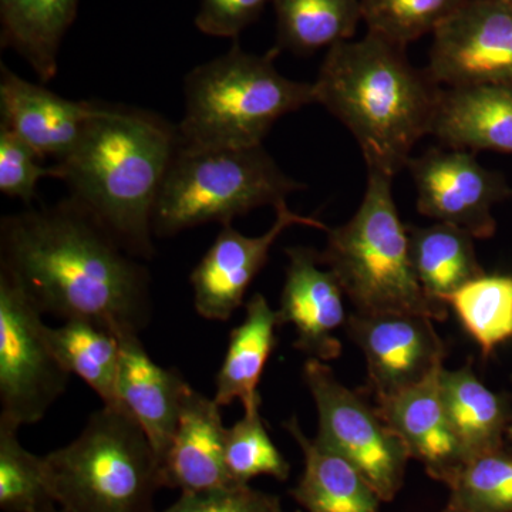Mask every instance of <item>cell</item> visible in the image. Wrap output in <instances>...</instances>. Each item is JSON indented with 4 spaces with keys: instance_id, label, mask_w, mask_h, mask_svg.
<instances>
[{
    "instance_id": "obj_3",
    "label": "cell",
    "mask_w": 512,
    "mask_h": 512,
    "mask_svg": "<svg viewBox=\"0 0 512 512\" xmlns=\"http://www.w3.org/2000/svg\"><path fill=\"white\" fill-rule=\"evenodd\" d=\"M177 148V128L157 114L100 104L79 143L55 165L70 198L128 254L148 259L154 207Z\"/></svg>"
},
{
    "instance_id": "obj_22",
    "label": "cell",
    "mask_w": 512,
    "mask_h": 512,
    "mask_svg": "<svg viewBox=\"0 0 512 512\" xmlns=\"http://www.w3.org/2000/svg\"><path fill=\"white\" fill-rule=\"evenodd\" d=\"M276 309L262 293H255L245 305V318L229 335L227 353L215 384L214 400L221 407L241 402L245 410L261 407L259 382L276 346L279 328Z\"/></svg>"
},
{
    "instance_id": "obj_28",
    "label": "cell",
    "mask_w": 512,
    "mask_h": 512,
    "mask_svg": "<svg viewBox=\"0 0 512 512\" xmlns=\"http://www.w3.org/2000/svg\"><path fill=\"white\" fill-rule=\"evenodd\" d=\"M19 427L0 420V508L37 512L56 504L46 458L23 447Z\"/></svg>"
},
{
    "instance_id": "obj_34",
    "label": "cell",
    "mask_w": 512,
    "mask_h": 512,
    "mask_svg": "<svg viewBox=\"0 0 512 512\" xmlns=\"http://www.w3.org/2000/svg\"><path fill=\"white\" fill-rule=\"evenodd\" d=\"M269 0H201L195 25L205 35L237 37L258 19Z\"/></svg>"
},
{
    "instance_id": "obj_1",
    "label": "cell",
    "mask_w": 512,
    "mask_h": 512,
    "mask_svg": "<svg viewBox=\"0 0 512 512\" xmlns=\"http://www.w3.org/2000/svg\"><path fill=\"white\" fill-rule=\"evenodd\" d=\"M0 261L42 313L92 320L116 335L150 322L147 269L72 198L3 217Z\"/></svg>"
},
{
    "instance_id": "obj_25",
    "label": "cell",
    "mask_w": 512,
    "mask_h": 512,
    "mask_svg": "<svg viewBox=\"0 0 512 512\" xmlns=\"http://www.w3.org/2000/svg\"><path fill=\"white\" fill-rule=\"evenodd\" d=\"M50 345L70 375L80 377L103 406L119 402L120 343L116 333L92 320H63L57 328L47 326Z\"/></svg>"
},
{
    "instance_id": "obj_9",
    "label": "cell",
    "mask_w": 512,
    "mask_h": 512,
    "mask_svg": "<svg viewBox=\"0 0 512 512\" xmlns=\"http://www.w3.org/2000/svg\"><path fill=\"white\" fill-rule=\"evenodd\" d=\"M42 315L0 271V420L19 429L43 420L72 376L50 345Z\"/></svg>"
},
{
    "instance_id": "obj_2",
    "label": "cell",
    "mask_w": 512,
    "mask_h": 512,
    "mask_svg": "<svg viewBox=\"0 0 512 512\" xmlns=\"http://www.w3.org/2000/svg\"><path fill=\"white\" fill-rule=\"evenodd\" d=\"M440 84L409 62L406 47L367 32L328 50L313 83L322 104L356 138L367 170L393 178L431 134Z\"/></svg>"
},
{
    "instance_id": "obj_20",
    "label": "cell",
    "mask_w": 512,
    "mask_h": 512,
    "mask_svg": "<svg viewBox=\"0 0 512 512\" xmlns=\"http://www.w3.org/2000/svg\"><path fill=\"white\" fill-rule=\"evenodd\" d=\"M285 429L303 454V473L291 495L305 512H380L382 498L350 461L309 439L296 417Z\"/></svg>"
},
{
    "instance_id": "obj_26",
    "label": "cell",
    "mask_w": 512,
    "mask_h": 512,
    "mask_svg": "<svg viewBox=\"0 0 512 512\" xmlns=\"http://www.w3.org/2000/svg\"><path fill=\"white\" fill-rule=\"evenodd\" d=\"M278 46L298 55L333 47L355 35L362 18L360 0H272Z\"/></svg>"
},
{
    "instance_id": "obj_29",
    "label": "cell",
    "mask_w": 512,
    "mask_h": 512,
    "mask_svg": "<svg viewBox=\"0 0 512 512\" xmlns=\"http://www.w3.org/2000/svg\"><path fill=\"white\" fill-rule=\"evenodd\" d=\"M451 503L466 512H512V450L468 460L447 484Z\"/></svg>"
},
{
    "instance_id": "obj_31",
    "label": "cell",
    "mask_w": 512,
    "mask_h": 512,
    "mask_svg": "<svg viewBox=\"0 0 512 512\" xmlns=\"http://www.w3.org/2000/svg\"><path fill=\"white\" fill-rule=\"evenodd\" d=\"M261 407L245 410L244 417L227 431L225 461L234 483L248 485L252 478L288 480L291 466L265 429Z\"/></svg>"
},
{
    "instance_id": "obj_6",
    "label": "cell",
    "mask_w": 512,
    "mask_h": 512,
    "mask_svg": "<svg viewBox=\"0 0 512 512\" xmlns=\"http://www.w3.org/2000/svg\"><path fill=\"white\" fill-rule=\"evenodd\" d=\"M55 501L70 512H157L161 464L123 407L97 410L82 433L45 456Z\"/></svg>"
},
{
    "instance_id": "obj_14",
    "label": "cell",
    "mask_w": 512,
    "mask_h": 512,
    "mask_svg": "<svg viewBox=\"0 0 512 512\" xmlns=\"http://www.w3.org/2000/svg\"><path fill=\"white\" fill-rule=\"evenodd\" d=\"M288 266L278 312L279 325L296 330L293 348L312 359L330 362L342 355L338 332L346 328L342 286L335 274L320 261L315 249H285Z\"/></svg>"
},
{
    "instance_id": "obj_24",
    "label": "cell",
    "mask_w": 512,
    "mask_h": 512,
    "mask_svg": "<svg viewBox=\"0 0 512 512\" xmlns=\"http://www.w3.org/2000/svg\"><path fill=\"white\" fill-rule=\"evenodd\" d=\"M414 271L424 291L437 301L485 274L478 262L474 238L453 225L407 227Z\"/></svg>"
},
{
    "instance_id": "obj_16",
    "label": "cell",
    "mask_w": 512,
    "mask_h": 512,
    "mask_svg": "<svg viewBox=\"0 0 512 512\" xmlns=\"http://www.w3.org/2000/svg\"><path fill=\"white\" fill-rule=\"evenodd\" d=\"M222 407L188 387L173 440L161 460L163 487L183 493L221 490L234 483L225 461L227 427Z\"/></svg>"
},
{
    "instance_id": "obj_19",
    "label": "cell",
    "mask_w": 512,
    "mask_h": 512,
    "mask_svg": "<svg viewBox=\"0 0 512 512\" xmlns=\"http://www.w3.org/2000/svg\"><path fill=\"white\" fill-rule=\"evenodd\" d=\"M431 136L456 150L512 154V84L441 90Z\"/></svg>"
},
{
    "instance_id": "obj_10",
    "label": "cell",
    "mask_w": 512,
    "mask_h": 512,
    "mask_svg": "<svg viewBox=\"0 0 512 512\" xmlns=\"http://www.w3.org/2000/svg\"><path fill=\"white\" fill-rule=\"evenodd\" d=\"M417 210L431 220L463 229L474 239L494 237L493 207L512 197L503 174L478 163L471 151L431 148L407 163Z\"/></svg>"
},
{
    "instance_id": "obj_11",
    "label": "cell",
    "mask_w": 512,
    "mask_h": 512,
    "mask_svg": "<svg viewBox=\"0 0 512 512\" xmlns=\"http://www.w3.org/2000/svg\"><path fill=\"white\" fill-rule=\"evenodd\" d=\"M427 72L447 87L512 84V6L467 0L434 30Z\"/></svg>"
},
{
    "instance_id": "obj_12",
    "label": "cell",
    "mask_w": 512,
    "mask_h": 512,
    "mask_svg": "<svg viewBox=\"0 0 512 512\" xmlns=\"http://www.w3.org/2000/svg\"><path fill=\"white\" fill-rule=\"evenodd\" d=\"M345 329L365 355L376 399L410 389L443 367L446 346L426 316L355 311Z\"/></svg>"
},
{
    "instance_id": "obj_7",
    "label": "cell",
    "mask_w": 512,
    "mask_h": 512,
    "mask_svg": "<svg viewBox=\"0 0 512 512\" xmlns=\"http://www.w3.org/2000/svg\"><path fill=\"white\" fill-rule=\"evenodd\" d=\"M303 188L262 146L187 148L178 144L154 207V237H173L208 222L231 225L256 208L278 207Z\"/></svg>"
},
{
    "instance_id": "obj_15",
    "label": "cell",
    "mask_w": 512,
    "mask_h": 512,
    "mask_svg": "<svg viewBox=\"0 0 512 512\" xmlns=\"http://www.w3.org/2000/svg\"><path fill=\"white\" fill-rule=\"evenodd\" d=\"M100 103L64 99L42 84L0 67V126L8 128L45 160L69 156Z\"/></svg>"
},
{
    "instance_id": "obj_35",
    "label": "cell",
    "mask_w": 512,
    "mask_h": 512,
    "mask_svg": "<svg viewBox=\"0 0 512 512\" xmlns=\"http://www.w3.org/2000/svg\"><path fill=\"white\" fill-rule=\"evenodd\" d=\"M37 512H70L67 511L66 508L63 507H57V504L47 505V507L42 508V510H39Z\"/></svg>"
},
{
    "instance_id": "obj_17",
    "label": "cell",
    "mask_w": 512,
    "mask_h": 512,
    "mask_svg": "<svg viewBox=\"0 0 512 512\" xmlns=\"http://www.w3.org/2000/svg\"><path fill=\"white\" fill-rule=\"evenodd\" d=\"M441 369L410 389L376 399V409L403 441L410 458L420 461L433 480L447 485L467 463V456L441 399Z\"/></svg>"
},
{
    "instance_id": "obj_36",
    "label": "cell",
    "mask_w": 512,
    "mask_h": 512,
    "mask_svg": "<svg viewBox=\"0 0 512 512\" xmlns=\"http://www.w3.org/2000/svg\"><path fill=\"white\" fill-rule=\"evenodd\" d=\"M443 512H466L464 510H461L460 507H457L456 504L451 503V501H448L447 507L444 508Z\"/></svg>"
},
{
    "instance_id": "obj_8",
    "label": "cell",
    "mask_w": 512,
    "mask_h": 512,
    "mask_svg": "<svg viewBox=\"0 0 512 512\" xmlns=\"http://www.w3.org/2000/svg\"><path fill=\"white\" fill-rule=\"evenodd\" d=\"M303 382L318 410L316 440L350 461L372 484L384 503L402 490L409 451L377 409L340 382L322 360H308Z\"/></svg>"
},
{
    "instance_id": "obj_18",
    "label": "cell",
    "mask_w": 512,
    "mask_h": 512,
    "mask_svg": "<svg viewBox=\"0 0 512 512\" xmlns=\"http://www.w3.org/2000/svg\"><path fill=\"white\" fill-rule=\"evenodd\" d=\"M116 336L120 343V406L147 434L161 464L191 384L178 370L157 365L144 348L140 333Z\"/></svg>"
},
{
    "instance_id": "obj_33",
    "label": "cell",
    "mask_w": 512,
    "mask_h": 512,
    "mask_svg": "<svg viewBox=\"0 0 512 512\" xmlns=\"http://www.w3.org/2000/svg\"><path fill=\"white\" fill-rule=\"evenodd\" d=\"M161 512H284L274 494L255 490L251 485H232L221 490L183 493Z\"/></svg>"
},
{
    "instance_id": "obj_37",
    "label": "cell",
    "mask_w": 512,
    "mask_h": 512,
    "mask_svg": "<svg viewBox=\"0 0 512 512\" xmlns=\"http://www.w3.org/2000/svg\"><path fill=\"white\" fill-rule=\"evenodd\" d=\"M507 439L510 440L512 443V423L510 429H508Z\"/></svg>"
},
{
    "instance_id": "obj_21",
    "label": "cell",
    "mask_w": 512,
    "mask_h": 512,
    "mask_svg": "<svg viewBox=\"0 0 512 512\" xmlns=\"http://www.w3.org/2000/svg\"><path fill=\"white\" fill-rule=\"evenodd\" d=\"M441 399L467 461L505 446L512 423L511 400L487 386L470 362L456 370L443 367Z\"/></svg>"
},
{
    "instance_id": "obj_13",
    "label": "cell",
    "mask_w": 512,
    "mask_h": 512,
    "mask_svg": "<svg viewBox=\"0 0 512 512\" xmlns=\"http://www.w3.org/2000/svg\"><path fill=\"white\" fill-rule=\"evenodd\" d=\"M272 227L247 237L231 225H224L214 244L202 256L190 276L195 311L207 320L225 322L244 305L245 293L268 262L276 239L293 225L328 231L316 218L296 214L286 201L275 207Z\"/></svg>"
},
{
    "instance_id": "obj_23",
    "label": "cell",
    "mask_w": 512,
    "mask_h": 512,
    "mask_svg": "<svg viewBox=\"0 0 512 512\" xmlns=\"http://www.w3.org/2000/svg\"><path fill=\"white\" fill-rule=\"evenodd\" d=\"M77 6L79 0H0L2 47L15 50L43 83L50 82Z\"/></svg>"
},
{
    "instance_id": "obj_32",
    "label": "cell",
    "mask_w": 512,
    "mask_h": 512,
    "mask_svg": "<svg viewBox=\"0 0 512 512\" xmlns=\"http://www.w3.org/2000/svg\"><path fill=\"white\" fill-rule=\"evenodd\" d=\"M42 158L8 128L0 126V191L10 198L30 202L37 184L46 177L59 178L56 165L45 167Z\"/></svg>"
},
{
    "instance_id": "obj_38",
    "label": "cell",
    "mask_w": 512,
    "mask_h": 512,
    "mask_svg": "<svg viewBox=\"0 0 512 512\" xmlns=\"http://www.w3.org/2000/svg\"><path fill=\"white\" fill-rule=\"evenodd\" d=\"M505 2L510 3V5L512 6V0H505Z\"/></svg>"
},
{
    "instance_id": "obj_5",
    "label": "cell",
    "mask_w": 512,
    "mask_h": 512,
    "mask_svg": "<svg viewBox=\"0 0 512 512\" xmlns=\"http://www.w3.org/2000/svg\"><path fill=\"white\" fill-rule=\"evenodd\" d=\"M392 180L369 171L359 210L346 224L328 228L320 261L338 278L356 312L413 313L443 322L447 303L431 298L417 278Z\"/></svg>"
},
{
    "instance_id": "obj_4",
    "label": "cell",
    "mask_w": 512,
    "mask_h": 512,
    "mask_svg": "<svg viewBox=\"0 0 512 512\" xmlns=\"http://www.w3.org/2000/svg\"><path fill=\"white\" fill-rule=\"evenodd\" d=\"M279 50L244 52L235 43L225 55L185 77V110L177 127L187 148L262 146L276 121L315 103L313 83L295 82L276 70Z\"/></svg>"
},
{
    "instance_id": "obj_30",
    "label": "cell",
    "mask_w": 512,
    "mask_h": 512,
    "mask_svg": "<svg viewBox=\"0 0 512 512\" xmlns=\"http://www.w3.org/2000/svg\"><path fill=\"white\" fill-rule=\"evenodd\" d=\"M467 0H360L369 32L406 47L434 33Z\"/></svg>"
},
{
    "instance_id": "obj_27",
    "label": "cell",
    "mask_w": 512,
    "mask_h": 512,
    "mask_svg": "<svg viewBox=\"0 0 512 512\" xmlns=\"http://www.w3.org/2000/svg\"><path fill=\"white\" fill-rule=\"evenodd\" d=\"M484 357L512 339V276L484 274L446 299Z\"/></svg>"
}]
</instances>
